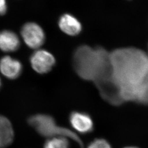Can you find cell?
Here are the masks:
<instances>
[{
	"mask_svg": "<svg viewBox=\"0 0 148 148\" xmlns=\"http://www.w3.org/2000/svg\"><path fill=\"white\" fill-rule=\"evenodd\" d=\"M112 77L123 103L148 104V55L137 48L110 52Z\"/></svg>",
	"mask_w": 148,
	"mask_h": 148,
	"instance_id": "6da1fadb",
	"label": "cell"
},
{
	"mask_svg": "<svg viewBox=\"0 0 148 148\" xmlns=\"http://www.w3.org/2000/svg\"><path fill=\"white\" fill-rule=\"evenodd\" d=\"M73 66L81 79L95 85L112 77L110 52L101 46H79L73 53Z\"/></svg>",
	"mask_w": 148,
	"mask_h": 148,
	"instance_id": "7a4b0ae2",
	"label": "cell"
},
{
	"mask_svg": "<svg viewBox=\"0 0 148 148\" xmlns=\"http://www.w3.org/2000/svg\"><path fill=\"white\" fill-rule=\"evenodd\" d=\"M28 122L43 137L48 138L57 137L67 138L78 143L80 148H84L81 139L76 133L68 128L59 126L53 117L49 115L45 114L34 115L29 119Z\"/></svg>",
	"mask_w": 148,
	"mask_h": 148,
	"instance_id": "3957f363",
	"label": "cell"
},
{
	"mask_svg": "<svg viewBox=\"0 0 148 148\" xmlns=\"http://www.w3.org/2000/svg\"><path fill=\"white\" fill-rule=\"evenodd\" d=\"M21 34L25 43L32 48L40 47L45 40L43 30L35 23L25 24L22 27Z\"/></svg>",
	"mask_w": 148,
	"mask_h": 148,
	"instance_id": "277c9868",
	"label": "cell"
},
{
	"mask_svg": "<svg viewBox=\"0 0 148 148\" xmlns=\"http://www.w3.org/2000/svg\"><path fill=\"white\" fill-rule=\"evenodd\" d=\"M32 67L40 74H45L52 69L56 63L53 54L45 49H38L32 54L30 58Z\"/></svg>",
	"mask_w": 148,
	"mask_h": 148,
	"instance_id": "5b68a950",
	"label": "cell"
},
{
	"mask_svg": "<svg viewBox=\"0 0 148 148\" xmlns=\"http://www.w3.org/2000/svg\"><path fill=\"white\" fill-rule=\"evenodd\" d=\"M70 123L74 130L81 134L90 132L93 129V122L88 114L74 111L69 117Z\"/></svg>",
	"mask_w": 148,
	"mask_h": 148,
	"instance_id": "8992f818",
	"label": "cell"
},
{
	"mask_svg": "<svg viewBox=\"0 0 148 148\" xmlns=\"http://www.w3.org/2000/svg\"><path fill=\"white\" fill-rule=\"evenodd\" d=\"M58 25L62 32L71 36H77L82 31L80 21L71 14L65 13L61 16L59 19Z\"/></svg>",
	"mask_w": 148,
	"mask_h": 148,
	"instance_id": "52a82bcc",
	"label": "cell"
},
{
	"mask_svg": "<svg viewBox=\"0 0 148 148\" xmlns=\"http://www.w3.org/2000/svg\"><path fill=\"white\" fill-rule=\"evenodd\" d=\"M22 65L16 59L10 56H5L0 60V71L6 77L14 79L21 74Z\"/></svg>",
	"mask_w": 148,
	"mask_h": 148,
	"instance_id": "ba28073f",
	"label": "cell"
},
{
	"mask_svg": "<svg viewBox=\"0 0 148 148\" xmlns=\"http://www.w3.org/2000/svg\"><path fill=\"white\" fill-rule=\"evenodd\" d=\"M14 130L10 120L0 115V148L10 145L14 139Z\"/></svg>",
	"mask_w": 148,
	"mask_h": 148,
	"instance_id": "9c48e42d",
	"label": "cell"
},
{
	"mask_svg": "<svg viewBox=\"0 0 148 148\" xmlns=\"http://www.w3.org/2000/svg\"><path fill=\"white\" fill-rule=\"evenodd\" d=\"M20 45L18 36L14 32L4 30L0 32V49L5 52H13Z\"/></svg>",
	"mask_w": 148,
	"mask_h": 148,
	"instance_id": "30bf717a",
	"label": "cell"
},
{
	"mask_svg": "<svg viewBox=\"0 0 148 148\" xmlns=\"http://www.w3.org/2000/svg\"><path fill=\"white\" fill-rule=\"evenodd\" d=\"M69 139L63 137L48 138L43 148H69Z\"/></svg>",
	"mask_w": 148,
	"mask_h": 148,
	"instance_id": "8fae6325",
	"label": "cell"
},
{
	"mask_svg": "<svg viewBox=\"0 0 148 148\" xmlns=\"http://www.w3.org/2000/svg\"><path fill=\"white\" fill-rule=\"evenodd\" d=\"M87 148H112L110 144L105 139H96L90 143Z\"/></svg>",
	"mask_w": 148,
	"mask_h": 148,
	"instance_id": "7c38bea8",
	"label": "cell"
},
{
	"mask_svg": "<svg viewBox=\"0 0 148 148\" xmlns=\"http://www.w3.org/2000/svg\"><path fill=\"white\" fill-rule=\"evenodd\" d=\"M7 11V5L5 1L0 0V15L3 14Z\"/></svg>",
	"mask_w": 148,
	"mask_h": 148,
	"instance_id": "4fadbf2b",
	"label": "cell"
},
{
	"mask_svg": "<svg viewBox=\"0 0 148 148\" xmlns=\"http://www.w3.org/2000/svg\"><path fill=\"white\" fill-rule=\"evenodd\" d=\"M138 148L137 147H127L126 148Z\"/></svg>",
	"mask_w": 148,
	"mask_h": 148,
	"instance_id": "5bb4252c",
	"label": "cell"
},
{
	"mask_svg": "<svg viewBox=\"0 0 148 148\" xmlns=\"http://www.w3.org/2000/svg\"><path fill=\"white\" fill-rule=\"evenodd\" d=\"M1 79H0V87H1Z\"/></svg>",
	"mask_w": 148,
	"mask_h": 148,
	"instance_id": "9a60e30c",
	"label": "cell"
}]
</instances>
